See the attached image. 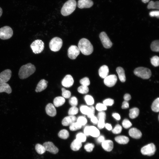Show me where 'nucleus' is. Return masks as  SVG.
Wrapping results in <instances>:
<instances>
[{
  "instance_id": "obj_21",
  "label": "nucleus",
  "mask_w": 159,
  "mask_h": 159,
  "mask_svg": "<svg viewBox=\"0 0 159 159\" xmlns=\"http://www.w3.org/2000/svg\"><path fill=\"white\" fill-rule=\"evenodd\" d=\"M109 71L108 67L107 65H103L99 69V74L100 77L104 79L108 76Z\"/></svg>"
},
{
  "instance_id": "obj_41",
  "label": "nucleus",
  "mask_w": 159,
  "mask_h": 159,
  "mask_svg": "<svg viewBox=\"0 0 159 159\" xmlns=\"http://www.w3.org/2000/svg\"><path fill=\"white\" fill-rule=\"evenodd\" d=\"M77 122L81 125L82 126L85 125L87 123V120L86 118L84 117L81 116L79 117L77 119Z\"/></svg>"
},
{
  "instance_id": "obj_33",
  "label": "nucleus",
  "mask_w": 159,
  "mask_h": 159,
  "mask_svg": "<svg viewBox=\"0 0 159 159\" xmlns=\"http://www.w3.org/2000/svg\"><path fill=\"white\" fill-rule=\"evenodd\" d=\"M82 126L77 122H74L69 125V129L72 131H76L80 129Z\"/></svg>"
},
{
  "instance_id": "obj_47",
  "label": "nucleus",
  "mask_w": 159,
  "mask_h": 159,
  "mask_svg": "<svg viewBox=\"0 0 159 159\" xmlns=\"http://www.w3.org/2000/svg\"><path fill=\"white\" fill-rule=\"evenodd\" d=\"M122 124L123 127L126 129L130 127L132 125V124L130 121L126 119L123 120Z\"/></svg>"
},
{
  "instance_id": "obj_49",
  "label": "nucleus",
  "mask_w": 159,
  "mask_h": 159,
  "mask_svg": "<svg viewBox=\"0 0 159 159\" xmlns=\"http://www.w3.org/2000/svg\"><path fill=\"white\" fill-rule=\"evenodd\" d=\"M89 110L87 115L88 117L91 118L94 115L95 109L93 106L89 107Z\"/></svg>"
},
{
  "instance_id": "obj_59",
  "label": "nucleus",
  "mask_w": 159,
  "mask_h": 159,
  "mask_svg": "<svg viewBox=\"0 0 159 159\" xmlns=\"http://www.w3.org/2000/svg\"><path fill=\"white\" fill-rule=\"evenodd\" d=\"M112 116L116 120H119L120 119V115L117 113H114L112 114Z\"/></svg>"
},
{
  "instance_id": "obj_27",
  "label": "nucleus",
  "mask_w": 159,
  "mask_h": 159,
  "mask_svg": "<svg viewBox=\"0 0 159 159\" xmlns=\"http://www.w3.org/2000/svg\"><path fill=\"white\" fill-rule=\"evenodd\" d=\"M82 146V143L76 139L72 143L70 147L71 149L74 151H76L79 150Z\"/></svg>"
},
{
  "instance_id": "obj_32",
  "label": "nucleus",
  "mask_w": 159,
  "mask_h": 159,
  "mask_svg": "<svg viewBox=\"0 0 159 159\" xmlns=\"http://www.w3.org/2000/svg\"><path fill=\"white\" fill-rule=\"evenodd\" d=\"M150 47L152 51L158 52L159 50V40H156L153 42L151 44Z\"/></svg>"
},
{
  "instance_id": "obj_53",
  "label": "nucleus",
  "mask_w": 159,
  "mask_h": 159,
  "mask_svg": "<svg viewBox=\"0 0 159 159\" xmlns=\"http://www.w3.org/2000/svg\"><path fill=\"white\" fill-rule=\"evenodd\" d=\"M149 15L150 16H155L158 18L159 16V11H151L150 12Z\"/></svg>"
},
{
  "instance_id": "obj_15",
  "label": "nucleus",
  "mask_w": 159,
  "mask_h": 159,
  "mask_svg": "<svg viewBox=\"0 0 159 159\" xmlns=\"http://www.w3.org/2000/svg\"><path fill=\"white\" fill-rule=\"evenodd\" d=\"M93 4L91 0H79L77 3L78 7L80 9L89 8Z\"/></svg>"
},
{
  "instance_id": "obj_56",
  "label": "nucleus",
  "mask_w": 159,
  "mask_h": 159,
  "mask_svg": "<svg viewBox=\"0 0 159 159\" xmlns=\"http://www.w3.org/2000/svg\"><path fill=\"white\" fill-rule=\"evenodd\" d=\"M105 140V137L103 135L99 136L97 139V141L98 143H102Z\"/></svg>"
},
{
  "instance_id": "obj_44",
  "label": "nucleus",
  "mask_w": 159,
  "mask_h": 159,
  "mask_svg": "<svg viewBox=\"0 0 159 159\" xmlns=\"http://www.w3.org/2000/svg\"><path fill=\"white\" fill-rule=\"evenodd\" d=\"M89 107L85 105H82L80 108V110L82 113L87 115L89 112Z\"/></svg>"
},
{
  "instance_id": "obj_46",
  "label": "nucleus",
  "mask_w": 159,
  "mask_h": 159,
  "mask_svg": "<svg viewBox=\"0 0 159 159\" xmlns=\"http://www.w3.org/2000/svg\"><path fill=\"white\" fill-rule=\"evenodd\" d=\"M122 129V127L120 125L117 124L112 130V132L114 134H119L121 132Z\"/></svg>"
},
{
  "instance_id": "obj_11",
  "label": "nucleus",
  "mask_w": 159,
  "mask_h": 159,
  "mask_svg": "<svg viewBox=\"0 0 159 159\" xmlns=\"http://www.w3.org/2000/svg\"><path fill=\"white\" fill-rule=\"evenodd\" d=\"M11 71L8 69H6L0 73V84L6 83L10 79Z\"/></svg>"
},
{
  "instance_id": "obj_23",
  "label": "nucleus",
  "mask_w": 159,
  "mask_h": 159,
  "mask_svg": "<svg viewBox=\"0 0 159 159\" xmlns=\"http://www.w3.org/2000/svg\"><path fill=\"white\" fill-rule=\"evenodd\" d=\"M89 134L92 137H97L100 134L99 130L95 127L93 126H89Z\"/></svg>"
},
{
  "instance_id": "obj_2",
  "label": "nucleus",
  "mask_w": 159,
  "mask_h": 159,
  "mask_svg": "<svg viewBox=\"0 0 159 159\" xmlns=\"http://www.w3.org/2000/svg\"><path fill=\"white\" fill-rule=\"evenodd\" d=\"M78 47L82 54L85 55L90 54L93 51L92 44L88 39L85 38H82L79 41Z\"/></svg>"
},
{
  "instance_id": "obj_29",
  "label": "nucleus",
  "mask_w": 159,
  "mask_h": 159,
  "mask_svg": "<svg viewBox=\"0 0 159 159\" xmlns=\"http://www.w3.org/2000/svg\"><path fill=\"white\" fill-rule=\"evenodd\" d=\"M58 136L61 138L63 139H66L69 137V133L67 130L63 129L61 130L59 132Z\"/></svg>"
},
{
  "instance_id": "obj_13",
  "label": "nucleus",
  "mask_w": 159,
  "mask_h": 159,
  "mask_svg": "<svg viewBox=\"0 0 159 159\" xmlns=\"http://www.w3.org/2000/svg\"><path fill=\"white\" fill-rule=\"evenodd\" d=\"M117 77L115 74L110 75L107 76L104 80L105 84L109 87H112L114 86L117 82Z\"/></svg>"
},
{
  "instance_id": "obj_14",
  "label": "nucleus",
  "mask_w": 159,
  "mask_h": 159,
  "mask_svg": "<svg viewBox=\"0 0 159 159\" xmlns=\"http://www.w3.org/2000/svg\"><path fill=\"white\" fill-rule=\"evenodd\" d=\"M74 82L72 76L70 74L66 75L62 81V84L64 87H69L72 86Z\"/></svg>"
},
{
  "instance_id": "obj_35",
  "label": "nucleus",
  "mask_w": 159,
  "mask_h": 159,
  "mask_svg": "<svg viewBox=\"0 0 159 159\" xmlns=\"http://www.w3.org/2000/svg\"><path fill=\"white\" fill-rule=\"evenodd\" d=\"M84 99L87 104L91 105H93L94 101L93 97L91 95H87L84 97Z\"/></svg>"
},
{
  "instance_id": "obj_42",
  "label": "nucleus",
  "mask_w": 159,
  "mask_h": 159,
  "mask_svg": "<svg viewBox=\"0 0 159 159\" xmlns=\"http://www.w3.org/2000/svg\"><path fill=\"white\" fill-rule=\"evenodd\" d=\"M94 144L92 143H87L84 146V149L87 152H92L94 147Z\"/></svg>"
},
{
  "instance_id": "obj_37",
  "label": "nucleus",
  "mask_w": 159,
  "mask_h": 159,
  "mask_svg": "<svg viewBox=\"0 0 159 159\" xmlns=\"http://www.w3.org/2000/svg\"><path fill=\"white\" fill-rule=\"evenodd\" d=\"M77 90L80 93L85 94L89 92V89L87 86L82 85L78 88Z\"/></svg>"
},
{
  "instance_id": "obj_8",
  "label": "nucleus",
  "mask_w": 159,
  "mask_h": 159,
  "mask_svg": "<svg viewBox=\"0 0 159 159\" xmlns=\"http://www.w3.org/2000/svg\"><path fill=\"white\" fill-rule=\"evenodd\" d=\"M156 150L155 145L150 143L143 147L141 149V152L143 155L151 156L154 154Z\"/></svg>"
},
{
  "instance_id": "obj_40",
  "label": "nucleus",
  "mask_w": 159,
  "mask_h": 159,
  "mask_svg": "<svg viewBox=\"0 0 159 159\" xmlns=\"http://www.w3.org/2000/svg\"><path fill=\"white\" fill-rule=\"evenodd\" d=\"M62 97L64 98H68L70 97L71 95L70 92L68 90H66L64 88L62 89Z\"/></svg>"
},
{
  "instance_id": "obj_48",
  "label": "nucleus",
  "mask_w": 159,
  "mask_h": 159,
  "mask_svg": "<svg viewBox=\"0 0 159 159\" xmlns=\"http://www.w3.org/2000/svg\"><path fill=\"white\" fill-rule=\"evenodd\" d=\"M69 103L72 106H76L78 104L77 99L76 97L73 96L69 99Z\"/></svg>"
},
{
  "instance_id": "obj_34",
  "label": "nucleus",
  "mask_w": 159,
  "mask_h": 159,
  "mask_svg": "<svg viewBox=\"0 0 159 159\" xmlns=\"http://www.w3.org/2000/svg\"><path fill=\"white\" fill-rule=\"evenodd\" d=\"M35 149L37 152L40 154L44 153L46 151L43 146L39 144H37L36 145Z\"/></svg>"
},
{
  "instance_id": "obj_3",
  "label": "nucleus",
  "mask_w": 159,
  "mask_h": 159,
  "mask_svg": "<svg viewBox=\"0 0 159 159\" xmlns=\"http://www.w3.org/2000/svg\"><path fill=\"white\" fill-rule=\"evenodd\" d=\"M77 5L75 0H69L63 5L61 13L64 16H67L71 14L75 10Z\"/></svg>"
},
{
  "instance_id": "obj_6",
  "label": "nucleus",
  "mask_w": 159,
  "mask_h": 159,
  "mask_svg": "<svg viewBox=\"0 0 159 159\" xmlns=\"http://www.w3.org/2000/svg\"><path fill=\"white\" fill-rule=\"evenodd\" d=\"M30 47L34 54H39L41 53L44 50V43L42 40L37 39L32 43Z\"/></svg>"
},
{
  "instance_id": "obj_18",
  "label": "nucleus",
  "mask_w": 159,
  "mask_h": 159,
  "mask_svg": "<svg viewBox=\"0 0 159 159\" xmlns=\"http://www.w3.org/2000/svg\"><path fill=\"white\" fill-rule=\"evenodd\" d=\"M48 82L44 79L40 80L38 83L35 91L37 92H41L44 90L47 86Z\"/></svg>"
},
{
  "instance_id": "obj_24",
  "label": "nucleus",
  "mask_w": 159,
  "mask_h": 159,
  "mask_svg": "<svg viewBox=\"0 0 159 159\" xmlns=\"http://www.w3.org/2000/svg\"><path fill=\"white\" fill-rule=\"evenodd\" d=\"M116 70L120 81L122 82H124L126 80V77L123 69L121 67H118Z\"/></svg>"
},
{
  "instance_id": "obj_7",
  "label": "nucleus",
  "mask_w": 159,
  "mask_h": 159,
  "mask_svg": "<svg viewBox=\"0 0 159 159\" xmlns=\"http://www.w3.org/2000/svg\"><path fill=\"white\" fill-rule=\"evenodd\" d=\"M13 35V30L10 26H6L0 28V39H9Z\"/></svg>"
},
{
  "instance_id": "obj_61",
  "label": "nucleus",
  "mask_w": 159,
  "mask_h": 159,
  "mask_svg": "<svg viewBox=\"0 0 159 159\" xmlns=\"http://www.w3.org/2000/svg\"><path fill=\"white\" fill-rule=\"evenodd\" d=\"M144 3H146L148 2L150 0H141Z\"/></svg>"
},
{
  "instance_id": "obj_17",
  "label": "nucleus",
  "mask_w": 159,
  "mask_h": 159,
  "mask_svg": "<svg viewBox=\"0 0 159 159\" xmlns=\"http://www.w3.org/2000/svg\"><path fill=\"white\" fill-rule=\"evenodd\" d=\"M129 134L131 137L136 139L140 138L142 136L141 132L135 128H132L130 129Z\"/></svg>"
},
{
  "instance_id": "obj_20",
  "label": "nucleus",
  "mask_w": 159,
  "mask_h": 159,
  "mask_svg": "<svg viewBox=\"0 0 159 159\" xmlns=\"http://www.w3.org/2000/svg\"><path fill=\"white\" fill-rule=\"evenodd\" d=\"M102 146L105 150L110 152L113 148V143L110 140H105L102 143Z\"/></svg>"
},
{
  "instance_id": "obj_10",
  "label": "nucleus",
  "mask_w": 159,
  "mask_h": 159,
  "mask_svg": "<svg viewBox=\"0 0 159 159\" xmlns=\"http://www.w3.org/2000/svg\"><path fill=\"white\" fill-rule=\"evenodd\" d=\"M99 37L105 48H109L112 47V44L105 32H101L100 34Z\"/></svg>"
},
{
  "instance_id": "obj_26",
  "label": "nucleus",
  "mask_w": 159,
  "mask_h": 159,
  "mask_svg": "<svg viewBox=\"0 0 159 159\" xmlns=\"http://www.w3.org/2000/svg\"><path fill=\"white\" fill-rule=\"evenodd\" d=\"M65 102L64 98L62 97L59 96L55 98L53 100V103L55 106L59 107L63 105Z\"/></svg>"
},
{
  "instance_id": "obj_60",
  "label": "nucleus",
  "mask_w": 159,
  "mask_h": 159,
  "mask_svg": "<svg viewBox=\"0 0 159 159\" xmlns=\"http://www.w3.org/2000/svg\"><path fill=\"white\" fill-rule=\"evenodd\" d=\"M105 128L108 130H110L112 129V127L111 124L109 123H106L105 125Z\"/></svg>"
},
{
  "instance_id": "obj_52",
  "label": "nucleus",
  "mask_w": 159,
  "mask_h": 159,
  "mask_svg": "<svg viewBox=\"0 0 159 159\" xmlns=\"http://www.w3.org/2000/svg\"><path fill=\"white\" fill-rule=\"evenodd\" d=\"M97 117L98 119H102L105 120L106 119L105 113L102 111H100L98 114Z\"/></svg>"
},
{
  "instance_id": "obj_19",
  "label": "nucleus",
  "mask_w": 159,
  "mask_h": 159,
  "mask_svg": "<svg viewBox=\"0 0 159 159\" xmlns=\"http://www.w3.org/2000/svg\"><path fill=\"white\" fill-rule=\"evenodd\" d=\"M77 120L74 116L69 115L65 117L62 121V124L64 126L70 125L72 123L75 122Z\"/></svg>"
},
{
  "instance_id": "obj_31",
  "label": "nucleus",
  "mask_w": 159,
  "mask_h": 159,
  "mask_svg": "<svg viewBox=\"0 0 159 159\" xmlns=\"http://www.w3.org/2000/svg\"><path fill=\"white\" fill-rule=\"evenodd\" d=\"M151 109L152 110L155 112H158L159 111V98H158L153 102Z\"/></svg>"
},
{
  "instance_id": "obj_54",
  "label": "nucleus",
  "mask_w": 159,
  "mask_h": 159,
  "mask_svg": "<svg viewBox=\"0 0 159 159\" xmlns=\"http://www.w3.org/2000/svg\"><path fill=\"white\" fill-rule=\"evenodd\" d=\"M129 105L127 101H124L122 104V108L123 109H127L129 107Z\"/></svg>"
},
{
  "instance_id": "obj_50",
  "label": "nucleus",
  "mask_w": 159,
  "mask_h": 159,
  "mask_svg": "<svg viewBox=\"0 0 159 159\" xmlns=\"http://www.w3.org/2000/svg\"><path fill=\"white\" fill-rule=\"evenodd\" d=\"M114 103V100L110 98L105 99L103 101V104L106 106H111Z\"/></svg>"
},
{
  "instance_id": "obj_9",
  "label": "nucleus",
  "mask_w": 159,
  "mask_h": 159,
  "mask_svg": "<svg viewBox=\"0 0 159 159\" xmlns=\"http://www.w3.org/2000/svg\"><path fill=\"white\" fill-rule=\"evenodd\" d=\"M80 51L78 47L76 45L71 46L68 50L67 54L71 59H75L80 53Z\"/></svg>"
},
{
  "instance_id": "obj_58",
  "label": "nucleus",
  "mask_w": 159,
  "mask_h": 159,
  "mask_svg": "<svg viewBox=\"0 0 159 159\" xmlns=\"http://www.w3.org/2000/svg\"><path fill=\"white\" fill-rule=\"evenodd\" d=\"M124 99L125 101H128L131 99V96L129 94H126L124 96Z\"/></svg>"
},
{
  "instance_id": "obj_45",
  "label": "nucleus",
  "mask_w": 159,
  "mask_h": 159,
  "mask_svg": "<svg viewBox=\"0 0 159 159\" xmlns=\"http://www.w3.org/2000/svg\"><path fill=\"white\" fill-rule=\"evenodd\" d=\"M96 109L98 111H102L106 110L107 108L106 106L103 104L98 103L96 106Z\"/></svg>"
},
{
  "instance_id": "obj_55",
  "label": "nucleus",
  "mask_w": 159,
  "mask_h": 159,
  "mask_svg": "<svg viewBox=\"0 0 159 159\" xmlns=\"http://www.w3.org/2000/svg\"><path fill=\"white\" fill-rule=\"evenodd\" d=\"M91 122L94 124H97L98 120L97 117L95 115L90 118Z\"/></svg>"
},
{
  "instance_id": "obj_16",
  "label": "nucleus",
  "mask_w": 159,
  "mask_h": 159,
  "mask_svg": "<svg viewBox=\"0 0 159 159\" xmlns=\"http://www.w3.org/2000/svg\"><path fill=\"white\" fill-rule=\"evenodd\" d=\"M47 114L51 117H54L57 114V111L54 105L51 103L47 104L45 107Z\"/></svg>"
},
{
  "instance_id": "obj_30",
  "label": "nucleus",
  "mask_w": 159,
  "mask_h": 159,
  "mask_svg": "<svg viewBox=\"0 0 159 159\" xmlns=\"http://www.w3.org/2000/svg\"><path fill=\"white\" fill-rule=\"evenodd\" d=\"M147 8L148 9H159V1H150L148 3Z\"/></svg>"
},
{
  "instance_id": "obj_5",
  "label": "nucleus",
  "mask_w": 159,
  "mask_h": 159,
  "mask_svg": "<svg viewBox=\"0 0 159 159\" xmlns=\"http://www.w3.org/2000/svg\"><path fill=\"white\" fill-rule=\"evenodd\" d=\"M62 40L59 37H56L52 38L49 43V47L52 51L56 52L59 51L62 45Z\"/></svg>"
},
{
  "instance_id": "obj_22",
  "label": "nucleus",
  "mask_w": 159,
  "mask_h": 159,
  "mask_svg": "<svg viewBox=\"0 0 159 159\" xmlns=\"http://www.w3.org/2000/svg\"><path fill=\"white\" fill-rule=\"evenodd\" d=\"M5 92L10 94L12 92V89L8 84L6 83L0 84V93Z\"/></svg>"
},
{
  "instance_id": "obj_62",
  "label": "nucleus",
  "mask_w": 159,
  "mask_h": 159,
  "mask_svg": "<svg viewBox=\"0 0 159 159\" xmlns=\"http://www.w3.org/2000/svg\"><path fill=\"white\" fill-rule=\"evenodd\" d=\"M2 10L1 8L0 7V17L1 16L2 14Z\"/></svg>"
},
{
  "instance_id": "obj_36",
  "label": "nucleus",
  "mask_w": 159,
  "mask_h": 159,
  "mask_svg": "<svg viewBox=\"0 0 159 159\" xmlns=\"http://www.w3.org/2000/svg\"><path fill=\"white\" fill-rule=\"evenodd\" d=\"M76 139L81 143L85 142L86 139V135L83 133L79 132L77 134Z\"/></svg>"
},
{
  "instance_id": "obj_4",
  "label": "nucleus",
  "mask_w": 159,
  "mask_h": 159,
  "mask_svg": "<svg viewBox=\"0 0 159 159\" xmlns=\"http://www.w3.org/2000/svg\"><path fill=\"white\" fill-rule=\"evenodd\" d=\"M134 73L136 76L145 79H149L151 75L150 70L148 68L143 67H139L135 68Z\"/></svg>"
},
{
  "instance_id": "obj_43",
  "label": "nucleus",
  "mask_w": 159,
  "mask_h": 159,
  "mask_svg": "<svg viewBox=\"0 0 159 159\" xmlns=\"http://www.w3.org/2000/svg\"><path fill=\"white\" fill-rule=\"evenodd\" d=\"M80 83L82 85L88 86L90 84V80L87 77H85L81 79L80 81Z\"/></svg>"
},
{
  "instance_id": "obj_25",
  "label": "nucleus",
  "mask_w": 159,
  "mask_h": 159,
  "mask_svg": "<svg viewBox=\"0 0 159 159\" xmlns=\"http://www.w3.org/2000/svg\"><path fill=\"white\" fill-rule=\"evenodd\" d=\"M115 139L118 143L122 144H126L129 141L128 138L124 135L116 136L115 138Z\"/></svg>"
},
{
  "instance_id": "obj_12",
  "label": "nucleus",
  "mask_w": 159,
  "mask_h": 159,
  "mask_svg": "<svg viewBox=\"0 0 159 159\" xmlns=\"http://www.w3.org/2000/svg\"><path fill=\"white\" fill-rule=\"evenodd\" d=\"M43 145L46 150L52 154H56L59 151L58 148L52 142L49 141L45 142L44 143Z\"/></svg>"
},
{
  "instance_id": "obj_51",
  "label": "nucleus",
  "mask_w": 159,
  "mask_h": 159,
  "mask_svg": "<svg viewBox=\"0 0 159 159\" xmlns=\"http://www.w3.org/2000/svg\"><path fill=\"white\" fill-rule=\"evenodd\" d=\"M105 120L102 119H98L97 123L98 128L100 129L103 128L105 125Z\"/></svg>"
},
{
  "instance_id": "obj_38",
  "label": "nucleus",
  "mask_w": 159,
  "mask_h": 159,
  "mask_svg": "<svg viewBox=\"0 0 159 159\" xmlns=\"http://www.w3.org/2000/svg\"><path fill=\"white\" fill-rule=\"evenodd\" d=\"M78 109L76 106H72L69 110L68 114L69 115L74 116L78 112Z\"/></svg>"
},
{
  "instance_id": "obj_57",
  "label": "nucleus",
  "mask_w": 159,
  "mask_h": 159,
  "mask_svg": "<svg viewBox=\"0 0 159 159\" xmlns=\"http://www.w3.org/2000/svg\"><path fill=\"white\" fill-rule=\"evenodd\" d=\"M89 126H86L84 130V134L86 136L89 135Z\"/></svg>"
},
{
  "instance_id": "obj_28",
  "label": "nucleus",
  "mask_w": 159,
  "mask_h": 159,
  "mask_svg": "<svg viewBox=\"0 0 159 159\" xmlns=\"http://www.w3.org/2000/svg\"><path fill=\"white\" fill-rule=\"evenodd\" d=\"M139 113V110L138 108H133L130 110L129 117L131 119L135 118L138 116Z\"/></svg>"
},
{
  "instance_id": "obj_39",
  "label": "nucleus",
  "mask_w": 159,
  "mask_h": 159,
  "mask_svg": "<svg viewBox=\"0 0 159 159\" xmlns=\"http://www.w3.org/2000/svg\"><path fill=\"white\" fill-rule=\"evenodd\" d=\"M150 61L152 64L155 67H157L159 65V58L157 56H155L152 57Z\"/></svg>"
},
{
  "instance_id": "obj_1",
  "label": "nucleus",
  "mask_w": 159,
  "mask_h": 159,
  "mask_svg": "<svg viewBox=\"0 0 159 159\" xmlns=\"http://www.w3.org/2000/svg\"><path fill=\"white\" fill-rule=\"evenodd\" d=\"M35 70V67L31 63L23 65L20 68L19 71V78L21 79H25L33 74Z\"/></svg>"
}]
</instances>
